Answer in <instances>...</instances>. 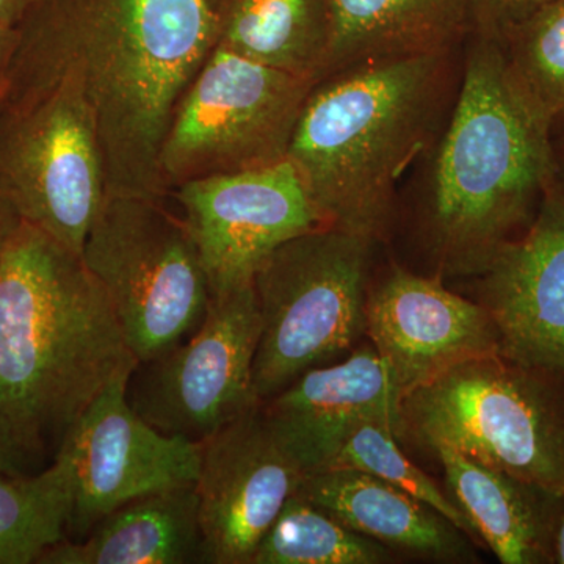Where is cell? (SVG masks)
<instances>
[{
  "instance_id": "1f68e13d",
  "label": "cell",
  "mask_w": 564,
  "mask_h": 564,
  "mask_svg": "<svg viewBox=\"0 0 564 564\" xmlns=\"http://www.w3.org/2000/svg\"><path fill=\"white\" fill-rule=\"evenodd\" d=\"M554 564H564V513L556 532Z\"/></svg>"
},
{
  "instance_id": "4fadbf2b",
  "label": "cell",
  "mask_w": 564,
  "mask_h": 564,
  "mask_svg": "<svg viewBox=\"0 0 564 564\" xmlns=\"http://www.w3.org/2000/svg\"><path fill=\"white\" fill-rule=\"evenodd\" d=\"M199 444L203 564H251L303 470L267 425L261 403Z\"/></svg>"
},
{
  "instance_id": "52a82bcc",
  "label": "cell",
  "mask_w": 564,
  "mask_h": 564,
  "mask_svg": "<svg viewBox=\"0 0 564 564\" xmlns=\"http://www.w3.org/2000/svg\"><path fill=\"white\" fill-rule=\"evenodd\" d=\"M82 261L139 362L172 350L202 325L209 280L187 225L162 199L107 195Z\"/></svg>"
},
{
  "instance_id": "277c9868",
  "label": "cell",
  "mask_w": 564,
  "mask_h": 564,
  "mask_svg": "<svg viewBox=\"0 0 564 564\" xmlns=\"http://www.w3.org/2000/svg\"><path fill=\"white\" fill-rule=\"evenodd\" d=\"M139 359L79 254L22 221L0 259V414L51 462L99 393Z\"/></svg>"
},
{
  "instance_id": "6da1fadb",
  "label": "cell",
  "mask_w": 564,
  "mask_h": 564,
  "mask_svg": "<svg viewBox=\"0 0 564 564\" xmlns=\"http://www.w3.org/2000/svg\"><path fill=\"white\" fill-rule=\"evenodd\" d=\"M18 32L0 115L73 74L95 117L107 195L162 199L159 155L217 47V0H39Z\"/></svg>"
},
{
  "instance_id": "e0dca14e",
  "label": "cell",
  "mask_w": 564,
  "mask_h": 564,
  "mask_svg": "<svg viewBox=\"0 0 564 564\" xmlns=\"http://www.w3.org/2000/svg\"><path fill=\"white\" fill-rule=\"evenodd\" d=\"M430 454L478 541L503 564H554L564 494L494 469L447 445Z\"/></svg>"
},
{
  "instance_id": "9c48e42d",
  "label": "cell",
  "mask_w": 564,
  "mask_h": 564,
  "mask_svg": "<svg viewBox=\"0 0 564 564\" xmlns=\"http://www.w3.org/2000/svg\"><path fill=\"white\" fill-rule=\"evenodd\" d=\"M0 193L22 221L82 258L107 181L95 117L73 74L0 115Z\"/></svg>"
},
{
  "instance_id": "f1b7e54d",
  "label": "cell",
  "mask_w": 564,
  "mask_h": 564,
  "mask_svg": "<svg viewBox=\"0 0 564 564\" xmlns=\"http://www.w3.org/2000/svg\"><path fill=\"white\" fill-rule=\"evenodd\" d=\"M22 220L13 206L7 202L6 196L0 193V259H2L3 250L17 229L20 228Z\"/></svg>"
},
{
  "instance_id": "83f0119b",
  "label": "cell",
  "mask_w": 564,
  "mask_h": 564,
  "mask_svg": "<svg viewBox=\"0 0 564 564\" xmlns=\"http://www.w3.org/2000/svg\"><path fill=\"white\" fill-rule=\"evenodd\" d=\"M39 0H0V25L20 28Z\"/></svg>"
},
{
  "instance_id": "4dcf8cb0",
  "label": "cell",
  "mask_w": 564,
  "mask_h": 564,
  "mask_svg": "<svg viewBox=\"0 0 564 564\" xmlns=\"http://www.w3.org/2000/svg\"><path fill=\"white\" fill-rule=\"evenodd\" d=\"M552 150H554L555 188L564 202V126L552 133Z\"/></svg>"
},
{
  "instance_id": "7402d4cb",
  "label": "cell",
  "mask_w": 564,
  "mask_h": 564,
  "mask_svg": "<svg viewBox=\"0 0 564 564\" xmlns=\"http://www.w3.org/2000/svg\"><path fill=\"white\" fill-rule=\"evenodd\" d=\"M70 503V466L62 451L35 474L0 470V564H39L68 538Z\"/></svg>"
},
{
  "instance_id": "3957f363",
  "label": "cell",
  "mask_w": 564,
  "mask_h": 564,
  "mask_svg": "<svg viewBox=\"0 0 564 564\" xmlns=\"http://www.w3.org/2000/svg\"><path fill=\"white\" fill-rule=\"evenodd\" d=\"M458 54L456 46L366 63L315 82L288 161L326 226L388 242L400 184L432 150L454 107Z\"/></svg>"
},
{
  "instance_id": "f546056e",
  "label": "cell",
  "mask_w": 564,
  "mask_h": 564,
  "mask_svg": "<svg viewBox=\"0 0 564 564\" xmlns=\"http://www.w3.org/2000/svg\"><path fill=\"white\" fill-rule=\"evenodd\" d=\"M18 35H20L18 28L0 25V90H2L3 79H6L7 69H9L14 47H17Z\"/></svg>"
},
{
  "instance_id": "cb8c5ba5",
  "label": "cell",
  "mask_w": 564,
  "mask_h": 564,
  "mask_svg": "<svg viewBox=\"0 0 564 564\" xmlns=\"http://www.w3.org/2000/svg\"><path fill=\"white\" fill-rule=\"evenodd\" d=\"M508 79L554 133L564 126V0L538 10L496 41Z\"/></svg>"
},
{
  "instance_id": "8992f818",
  "label": "cell",
  "mask_w": 564,
  "mask_h": 564,
  "mask_svg": "<svg viewBox=\"0 0 564 564\" xmlns=\"http://www.w3.org/2000/svg\"><path fill=\"white\" fill-rule=\"evenodd\" d=\"M378 242L336 228L300 234L256 270L261 336L252 364L259 403L300 375L350 355L366 336Z\"/></svg>"
},
{
  "instance_id": "ba28073f",
  "label": "cell",
  "mask_w": 564,
  "mask_h": 564,
  "mask_svg": "<svg viewBox=\"0 0 564 564\" xmlns=\"http://www.w3.org/2000/svg\"><path fill=\"white\" fill-rule=\"evenodd\" d=\"M315 82L215 47L163 140L159 169L166 193L185 182L284 162Z\"/></svg>"
},
{
  "instance_id": "7c38bea8",
  "label": "cell",
  "mask_w": 564,
  "mask_h": 564,
  "mask_svg": "<svg viewBox=\"0 0 564 564\" xmlns=\"http://www.w3.org/2000/svg\"><path fill=\"white\" fill-rule=\"evenodd\" d=\"M172 195L202 256L210 292L251 282L274 248L329 228L288 159L185 182Z\"/></svg>"
},
{
  "instance_id": "484cf974",
  "label": "cell",
  "mask_w": 564,
  "mask_h": 564,
  "mask_svg": "<svg viewBox=\"0 0 564 564\" xmlns=\"http://www.w3.org/2000/svg\"><path fill=\"white\" fill-rule=\"evenodd\" d=\"M555 0H473L469 35L500 41L511 29Z\"/></svg>"
},
{
  "instance_id": "d4e9b609",
  "label": "cell",
  "mask_w": 564,
  "mask_h": 564,
  "mask_svg": "<svg viewBox=\"0 0 564 564\" xmlns=\"http://www.w3.org/2000/svg\"><path fill=\"white\" fill-rule=\"evenodd\" d=\"M393 421L391 415H373L356 423L328 467H351L388 481L429 505L470 540L477 541L473 524L451 494L443 491L436 480L403 454Z\"/></svg>"
},
{
  "instance_id": "9a60e30c",
  "label": "cell",
  "mask_w": 564,
  "mask_h": 564,
  "mask_svg": "<svg viewBox=\"0 0 564 564\" xmlns=\"http://www.w3.org/2000/svg\"><path fill=\"white\" fill-rule=\"evenodd\" d=\"M473 280L499 355L564 377V202L555 185L529 229Z\"/></svg>"
},
{
  "instance_id": "4316f807",
  "label": "cell",
  "mask_w": 564,
  "mask_h": 564,
  "mask_svg": "<svg viewBox=\"0 0 564 564\" xmlns=\"http://www.w3.org/2000/svg\"><path fill=\"white\" fill-rule=\"evenodd\" d=\"M47 466V464H46ZM44 462L33 455L0 414V470L13 475H29L44 469Z\"/></svg>"
},
{
  "instance_id": "ffe728a7",
  "label": "cell",
  "mask_w": 564,
  "mask_h": 564,
  "mask_svg": "<svg viewBox=\"0 0 564 564\" xmlns=\"http://www.w3.org/2000/svg\"><path fill=\"white\" fill-rule=\"evenodd\" d=\"M203 564L195 484L148 492L115 508L80 541L47 549L39 564Z\"/></svg>"
},
{
  "instance_id": "5b68a950",
  "label": "cell",
  "mask_w": 564,
  "mask_h": 564,
  "mask_svg": "<svg viewBox=\"0 0 564 564\" xmlns=\"http://www.w3.org/2000/svg\"><path fill=\"white\" fill-rule=\"evenodd\" d=\"M399 441L447 445L564 494V377L500 355L464 362L397 400Z\"/></svg>"
},
{
  "instance_id": "5bb4252c",
  "label": "cell",
  "mask_w": 564,
  "mask_h": 564,
  "mask_svg": "<svg viewBox=\"0 0 564 564\" xmlns=\"http://www.w3.org/2000/svg\"><path fill=\"white\" fill-rule=\"evenodd\" d=\"M366 336L388 366L399 397L464 362L499 355L500 345L480 303L399 263L370 281Z\"/></svg>"
},
{
  "instance_id": "30bf717a",
  "label": "cell",
  "mask_w": 564,
  "mask_h": 564,
  "mask_svg": "<svg viewBox=\"0 0 564 564\" xmlns=\"http://www.w3.org/2000/svg\"><path fill=\"white\" fill-rule=\"evenodd\" d=\"M259 336L252 281L210 292L206 315L192 336L137 364L126 386L129 404L159 432L202 443L258 406L252 364Z\"/></svg>"
},
{
  "instance_id": "44dd1931",
  "label": "cell",
  "mask_w": 564,
  "mask_h": 564,
  "mask_svg": "<svg viewBox=\"0 0 564 564\" xmlns=\"http://www.w3.org/2000/svg\"><path fill=\"white\" fill-rule=\"evenodd\" d=\"M218 44L252 62L321 79L329 0H217Z\"/></svg>"
},
{
  "instance_id": "7a4b0ae2",
  "label": "cell",
  "mask_w": 564,
  "mask_h": 564,
  "mask_svg": "<svg viewBox=\"0 0 564 564\" xmlns=\"http://www.w3.org/2000/svg\"><path fill=\"white\" fill-rule=\"evenodd\" d=\"M414 236L436 280H473L536 218L555 184L552 132L492 40L469 35L443 132L422 159Z\"/></svg>"
},
{
  "instance_id": "603a6c76",
  "label": "cell",
  "mask_w": 564,
  "mask_h": 564,
  "mask_svg": "<svg viewBox=\"0 0 564 564\" xmlns=\"http://www.w3.org/2000/svg\"><path fill=\"white\" fill-rule=\"evenodd\" d=\"M392 554L295 492L262 538L251 564H383L392 562Z\"/></svg>"
},
{
  "instance_id": "8fae6325",
  "label": "cell",
  "mask_w": 564,
  "mask_h": 564,
  "mask_svg": "<svg viewBox=\"0 0 564 564\" xmlns=\"http://www.w3.org/2000/svg\"><path fill=\"white\" fill-rule=\"evenodd\" d=\"M121 375L88 406L63 441L73 503L66 536L80 541L129 500L159 489L195 484L202 444L159 432L132 410Z\"/></svg>"
},
{
  "instance_id": "2e32d148",
  "label": "cell",
  "mask_w": 564,
  "mask_h": 564,
  "mask_svg": "<svg viewBox=\"0 0 564 564\" xmlns=\"http://www.w3.org/2000/svg\"><path fill=\"white\" fill-rule=\"evenodd\" d=\"M397 399L388 366L367 344L347 358L300 375L262 402L261 410L281 447L303 474H311L333 463L345 436L362 419H395Z\"/></svg>"
},
{
  "instance_id": "ac0fdd59",
  "label": "cell",
  "mask_w": 564,
  "mask_h": 564,
  "mask_svg": "<svg viewBox=\"0 0 564 564\" xmlns=\"http://www.w3.org/2000/svg\"><path fill=\"white\" fill-rule=\"evenodd\" d=\"M296 492L352 532L404 554L445 563L475 562L469 536L429 505L351 467L304 474Z\"/></svg>"
},
{
  "instance_id": "d6986e66",
  "label": "cell",
  "mask_w": 564,
  "mask_h": 564,
  "mask_svg": "<svg viewBox=\"0 0 564 564\" xmlns=\"http://www.w3.org/2000/svg\"><path fill=\"white\" fill-rule=\"evenodd\" d=\"M470 10L473 0H329L321 79L366 63L462 46L470 33Z\"/></svg>"
}]
</instances>
